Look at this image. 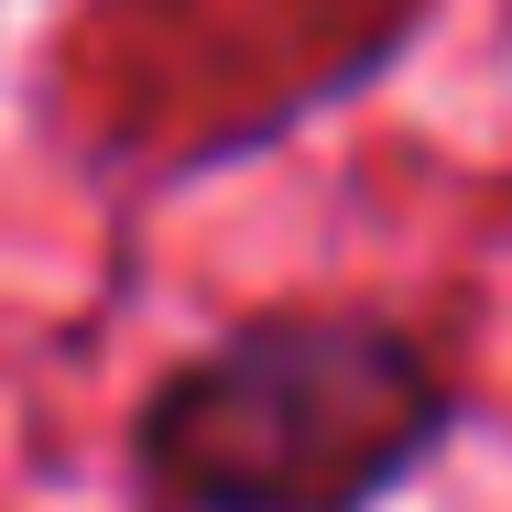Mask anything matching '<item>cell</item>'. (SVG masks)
Listing matches in <instances>:
<instances>
[{
    "label": "cell",
    "mask_w": 512,
    "mask_h": 512,
    "mask_svg": "<svg viewBox=\"0 0 512 512\" xmlns=\"http://www.w3.org/2000/svg\"><path fill=\"white\" fill-rule=\"evenodd\" d=\"M458 425L469 404L404 316L262 306L142 382L131 480L164 512H382Z\"/></svg>",
    "instance_id": "obj_1"
}]
</instances>
